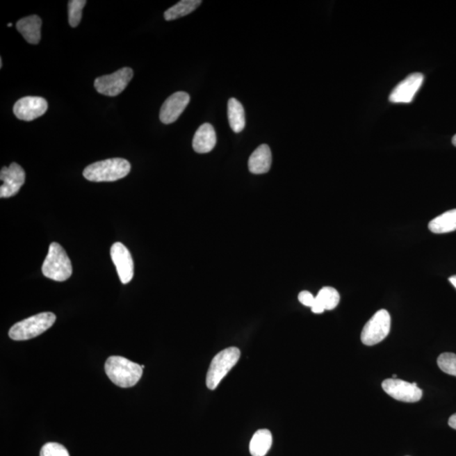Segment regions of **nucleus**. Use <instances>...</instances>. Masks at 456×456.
<instances>
[{"instance_id": "1", "label": "nucleus", "mask_w": 456, "mask_h": 456, "mask_svg": "<svg viewBox=\"0 0 456 456\" xmlns=\"http://www.w3.org/2000/svg\"><path fill=\"white\" fill-rule=\"evenodd\" d=\"M105 371L110 380L117 386H135L142 376L141 365L120 356L108 357L105 364Z\"/></svg>"}, {"instance_id": "19", "label": "nucleus", "mask_w": 456, "mask_h": 456, "mask_svg": "<svg viewBox=\"0 0 456 456\" xmlns=\"http://www.w3.org/2000/svg\"><path fill=\"white\" fill-rule=\"evenodd\" d=\"M228 120L231 129L235 133H241L245 127L246 120L245 108H243L241 102L231 98L228 101Z\"/></svg>"}, {"instance_id": "16", "label": "nucleus", "mask_w": 456, "mask_h": 456, "mask_svg": "<svg viewBox=\"0 0 456 456\" xmlns=\"http://www.w3.org/2000/svg\"><path fill=\"white\" fill-rule=\"evenodd\" d=\"M42 19L38 15H31L19 19L17 28L31 44H38L41 40Z\"/></svg>"}, {"instance_id": "26", "label": "nucleus", "mask_w": 456, "mask_h": 456, "mask_svg": "<svg viewBox=\"0 0 456 456\" xmlns=\"http://www.w3.org/2000/svg\"><path fill=\"white\" fill-rule=\"evenodd\" d=\"M312 312L314 314H322L325 311V308L320 302H318L316 298L314 301L313 306L311 307Z\"/></svg>"}, {"instance_id": "25", "label": "nucleus", "mask_w": 456, "mask_h": 456, "mask_svg": "<svg viewBox=\"0 0 456 456\" xmlns=\"http://www.w3.org/2000/svg\"><path fill=\"white\" fill-rule=\"evenodd\" d=\"M298 300H300L302 304L311 308L314 301H316V297H314V295L311 293L308 292V291H302V292L298 295Z\"/></svg>"}, {"instance_id": "8", "label": "nucleus", "mask_w": 456, "mask_h": 456, "mask_svg": "<svg viewBox=\"0 0 456 456\" xmlns=\"http://www.w3.org/2000/svg\"><path fill=\"white\" fill-rule=\"evenodd\" d=\"M382 388L385 393L400 402H418L423 396V391L416 383H408L399 379L385 380Z\"/></svg>"}, {"instance_id": "5", "label": "nucleus", "mask_w": 456, "mask_h": 456, "mask_svg": "<svg viewBox=\"0 0 456 456\" xmlns=\"http://www.w3.org/2000/svg\"><path fill=\"white\" fill-rule=\"evenodd\" d=\"M241 359V351L237 348H228L220 352L212 359L206 375V385L211 391L219 384Z\"/></svg>"}, {"instance_id": "29", "label": "nucleus", "mask_w": 456, "mask_h": 456, "mask_svg": "<svg viewBox=\"0 0 456 456\" xmlns=\"http://www.w3.org/2000/svg\"><path fill=\"white\" fill-rule=\"evenodd\" d=\"M452 143H453V145L456 147V135L453 137V138H452Z\"/></svg>"}, {"instance_id": "9", "label": "nucleus", "mask_w": 456, "mask_h": 456, "mask_svg": "<svg viewBox=\"0 0 456 456\" xmlns=\"http://www.w3.org/2000/svg\"><path fill=\"white\" fill-rule=\"evenodd\" d=\"M24 169L17 163H11L10 167H3L0 172V197L10 198L17 194L25 184Z\"/></svg>"}, {"instance_id": "2", "label": "nucleus", "mask_w": 456, "mask_h": 456, "mask_svg": "<svg viewBox=\"0 0 456 456\" xmlns=\"http://www.w3.org/2000/svg\"><path fill=\"white\" fill-rule=\"evenodd\" d=\"M131 165L123 158H112L89 165L83 172L85 179L92 182H113L127 177Z\"/></svg>"}, {"instance_id": "10", "label": "nucleus", "mask_w": 456, "mask_h": 456, "mask_svg": "<svg viewBox=\"0 0 456 456\" xmlns=\"http://www.w3.org/2000/svg\"><path fill=\"white\" fill-rule=\"evenodd\" d=\"M48 102L40 97H26L15 102L13 112L17 119L31 121L41 117L48 110Z\"/></svg>"}, {"instance_id": "21", "label": "nucleus", "mask_w": 456, "mask_h": 456, "mask_svg": "<svg viewBox=\"0 0 456 456\" xmlns=\"http://www.w3.org/2000/svg\"><path fill=\"white\" fill-rule=\"evenodd\" d=\"M316 298L325 310H332L339 304L340 294L335 288L325 286L318 292Z\"/></svg>"}, {"instance_id": "20", "label": "nucleus", "mask_w": 456, "mask_h": 456, "mask_svg": "<svg viewBox=\"0 0 456 456\" xmlns=\"http://www.w3.org/2000/svg\"><path fill=\"white\" fill-rule=\"evenodd\" d=\"M200 0H182L176 3L175 6L165 11L164 18L166 21H174V19L186 17L197 9L202 5Z\"/></svg>"}, {"instance_id": "22", "label": "nucleus", "mask_w": 456, "mask_h": 456, "mask_svg": "<svg viewBox=\"0 0 456 456\" xmlns=\"http://www.w3.org/2000/svg\"><path fill=\"white\" fill-rule=\"evenodd\" d=\"M86 5V0H70L69 1V23L70 26L76 27L82 18V10Z\"/></svg>"}, {"instance_id": "28", "label": "nucleus", "mask_w": 456, "mask_h": 456, "mask_svg": "<svg viewBox=\"0 0 456 456\" xmlns=\"http://www.w3.org/2000/svg\"><path fill=\"white\" fill-rule=\"evenodd\" d=\"M449 281L451 283V284L453 285L456 288V275L455 276L450 277Z\"/></svg>"}, {"instance_id": "12", "label": "nucleus", "mask_w": 456, "mask_h": 456, "mask_svg": "<svg viewBox=\"0 0 456 456\" xmlns=\"http://www.w3.org/2000/svg\"><path fill=\"white\" fill-rule=\"evenodd\" d=\"M111 258L121 282L128 284L133 277V262L131 252L123 243H115L111 247Z\"/></svg>"}, {"instance_id": "7", "label": "nucleus", "mask_w": 456, "mask_h": 456, "mask_svg": "<svg viewBox=\"0 0 456 456\" xmlns=\"http://www.w3.org/2000/svg\"><path fill=\"white\" fill-rule=\"evenodd\" d=\"M133 76L132 69L125 67L112 74L97 78L94 82V86L102 95L116 97L127 88Z\"/></svg>"}, {"instance_id": "4", "label": "nucleus", "mask_w": 456, "mask_h": 456, "mask_svg": "<svg viewBox=\"0 0 456 456\" xmlns=\"http://www.w3.org/2000/svg\"><path fill=\"white\" fill-rule=\"evenodd\" d=\"M55 320L56 316L53 313L38 314L14 325L10 329L9 336L15 341L33 339L52 327Z\"/></svg>"}, {"instance_id": "11", "label": "nucleus", "mask_w": 456, "mask_h": 456, "mask_svg": "<svg viewBox=\"0 0 456 456\" xmlns=\"http://www.w3.org/2000/svg\"><path fill=\"white\" fill-rule=\"evenodd\" d=\"M424 76L421 73H414L405 79L392 90L389 100L393 104H410L416 93L423 85Z\"/></svg>"}, {"instance_id": "30", "label": "nucleus", "mask_w": 456, "mask_h": 456, "mask_svg": "<svg viewBox=\"0 0 456 456\" xmlns=\"http://www.w3.org/2000/svg\"><path fill=\"white\" fill-rule=\"evenodd\" d=\"M2 67H3L2 58H0V68H2Z\"/></svg>"}, {"instance_id": "24", "label": "nucleus", "mask_w": 456, "mask_h": 456, "mask_svg": "<svg viewBox=\"0 0 456 456\" xmlns=\"http://www.w3.org/2000/svg\"><path fill=\"white\" fill-rule=\"evenodd\" d=\"M40 456H70L64 446L58 443H48L42 446Z\"/></svg>"}, {"instance_id": "13", "label": "nucleus", "mask_w": 456, "mask_h": 456, "mask_svg": "<svg viewBox=\"0 0 456 456\" xmlns=\"http://www.w3.org/2000/svg\"><path fill=\"white\" fill-rule=\"evenodd\" d=\"M190 97L184 92L172 94L164 101L160 111V120L165 124L174 123L190 104Z\"/></svg>"}, {"instance_id": "14", "label": "nucleus", "mask_w": 456, "mask_h": 456, "mask_svg": "<svg viewBox=\"0 0 456 456\" xmlns=\"http://www.w3.org/2000/svg\"><path fill=\"white\" fill-rule=\"evenodd\" d=\"M216 144V136L213 127L211 124L200 125L193 139V149L200 154L213 150Z\"/></svg>"}, {"instance_id": "17", "label": "nucleus", "mask_w": 456, "mask_h": 456, "mask_svg": "<svg viewBox=\"0 0 456 456\" xmlns=\"http://www.w3.org/2000/svg\"><path fill=\"white\" fill-rule=\"evenodd\" d=\"M432 233L442 234L456 230V209L444 212L428 224Z\"/></svg>"}, {"instance_id": "18", "label": "nucleus", "mask_w": 456, "mask_h": 456, "mask_svg": "<svg viewBox=\"0 0 456 456\" xmlns=\"http://www.w3.org/2000/svg\"><path fill=\"white\" fill-rule=\"evenodd\" d=\"M272 446V434L268 430H258L250 443V451L252 456H265Z\"/></svg>"}, {"instance_id": "23", "label": "nucleus", "mask_w": 456, "mask_h": 456, "mask_svg": "<svg viewBox=\"0 0 456 456\" xmlns=\"http://www.w3.org/2000/svg\"><path fill=\"white\" fill-rule=\"evenodd\" d=\"M438 366L447 375L456 377V355L452 352L442 353L438 357Z\"/></svg>"}, {"instance_id": "3", "label": "nucleus", "mask_w": 456, "mask_h": 456, "mask_svg": "<svg viewBox=\"0 0 456 456\" xmlns=\"http://www.w3.org/2000/svg\"><path fill=\"white\" fill-rule=\"evenodd\" d=\"M42 271L46 277L56 282H65L72 277V261L60 243H51Z\"/></svg>"}, {"instance_id": "27", "label": "nucleus", "mask_w": 456, "mask_h": 456, "mask_svg": "<svg viewBox=\"0 0 456 456\" xmlns=\"http://www.w3.org/2000/svg\"><path fill=\"white\" fill-rule=\"evenodd\" d=\"M449 425L450 427L456 430V414L452 415L449 419Z\"/></svg>"}, {"instance_id": "6", "label": "nucleus", "mask_w": 456, "mask_h": 456, "mask_svg": "<svg viewBox=\"0 0 456 456\" xmlns=\"http://www.w3.org/2000/svg\"><path fill=\"white\" fill-rule=\"evenodd\" d=\"M391 318L385 309H381L364 325L361 340L364 345H375L384 341L391 332Z\"/></svg>"}, {"instance_id": "31", "label": "nucleus", "mask_w": 456, "mask_h": 456, "mask_svg": "<svg viewBox=\"0 0 456 456\" xmlns=\"http://www.w3.org/2000/svg\"><path fill=\"white\" fill-rule=\"evenodd\" d=\"M8 26H13V24H11V23H9V24H8Z\"/></svg>"}, {"instance_id": "15", "label": "nucleus", "mask_w": 456, "mask_h": 456, "mask_svg": "<svg viewBox=\"0 0 456 456\" xmlns=\"http://www.w3.org/2000/svg\"><path fill=\"white\" fill-rule=\"evenodd\" d=\"M272 155L268 145L263 144L255 150L249 160V169L254 174H266L270 171Z\"/></svg>"}]
</instances>
